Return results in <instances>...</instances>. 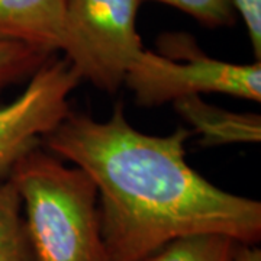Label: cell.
I'll return each instance as SVG.
<instances>
[{
	"label": "cell",
	"instance_id": "7a4b0ae2",
	"mask_svg": "<svg viewBox=\"0 0 261 261\" xmlns=\"http://www.w3.org/2000/svg\"><path fill=\"white\" fill-rule=\"evenodd\" d=\"M20 196L34 261H109L100 231L97 189L39 145L8 171Z\"/></svg>",
	"mask_w": 261,
	"mask_h": 261
},
{
	"label": "cell",
	"instance_id": "6da1fadb",
	"mask_svg": "<svg viewBox=\"0 0 261 261\" xmlns=\"http://www.w3.org/2000/svg\"><path fill=\"white\" fill-rule=\"evenodd\" d=\"M192 134H142L116 105L105 122L70 111L42 137L51 152L93 180L109 261H148L167 244L195 235L260 243L261 203L216 187L187 164Z\"/></svg>",
	"mask_w": 261,
	"mask_h": 261
},
{
	"label": "cell",
	"instance_id": "277c9868",
	"mask_svg": "<svg viewBox=\"0 0 261 261\" xmlns=\"http://www.w3.org/2000/svg\"><path fill=\"white\" fill-rule=\"evenodd\" d=\"M141 0H65L61 49L80 80L115 93L144 51L137 32Z\"/></svg>",
	"mask_w": 261,
	"mask_h": 261
},
{
	"label": "cell",
	"instance_id": "3957f363",
	"mask_svg": "<svg viewBox=\"0 0 261 261\" xmlns=\"http://www.w3.org/2000/svg\"><path fill=\"white\" fill-rule=\"evenodd\" d=\"M174 56L142 51L125 82L141 106H159L187 96L224 93L261 100V64H232L205 56L186 35L163 37Z\"/></svg>",
	"mask_w": 261,
	"mask_h": 261
},
{
	"label": "cell",
	"instance_id": "8992f818",
	"mask_svg": "<svg viewBox=\"0 0 261 261\" xmlns=\"http://www.w3.org/2000/svg\"><path fill=\"white\" fill-rule=\"evenodd\" d=\"M65 0H0V41L56 54L61 49Z\"/></svg>",
	"mask_w": 261,
	"mask_h": 261
},
{
	"label": "cell",
	"instance_id": "7c38bea8",
	"mask_svg": "<svg viewBox=\"0 0 261 261\" xmlns=\"http://www.w3.org/2000/svg\"><path fill=\"white\" fill-rule=\"evenodd\" d=\"M233 9L245 22L251 39L254 56L257 61L261 58V0H232Z\"/></svg>",
	"mask_w": 261,
	"mask_h": 261
},
{
	"label": "cell",
	"instance_id": "8fae6325",
	"mask_svg": "<svg viewBox=\"0 0 261 261\" xmlns=\"http://www.w3.org/2000/svg\"><path fill=\"white\" fill-rule=\"evenodd\" d=\"M170 5L193 16L206 27H231L235 23L237 12L232 0H155Z\"/></svg>",
	"mask_w": 261,
	"mask_h": 261
},
{
	"label": "cell",
	"instance_id": "4fadbf2b",
	"mask_svg": "<svg viewBox=\"0 0 261 261\" xmlns=\"http://www.w3.org/2000/svg\"><path fill=\"white\" fill-rule=\"evenodd\" d=\"M232 261H261V250L257 245L238 244Z\"/></svg>",
	"mask_w": 261,
	"mask_h": 261
},
{
	"label": "cell",
	"instance_id": "5b68a950",
	"mask_svg": "<svg viewBox=\"0 0 261 261\" xmlns=\"http://www.w3.org/2000/svg\"><path fill=\"white\" fill-rule=\"evenodd\" d=\"M82 80L64 57L51 56L12 102L0 105V176L70 112L68 96Z\"/></svg>",
	"mask_w": 261,
	"mask_h": 261
},
{
	"label": "cell",
	"instance_id": "52a82bcc",
	"mask_svg": "<svg viewBox=\"0 0 261 261\" xmlns=\"http://www.w3.org/2000/svg\"><path fill=\"white\" fill-rule=\"evenodd\" d=\"M174 108L202 137V144L221 145L261 140V118L254 113H235L205 103L200 96L177 99Z\"/></svg>",
	"mask_w": 261,
	"mask_h": 261
},
{
	"label": "cell",
	"instance_id": "ba28073f",
	"mask_svg": "<svg viewBox=\"0 0 261 261\" xmlns=\"http://www.w3.org/2000/svg\"><path fill=\"white\" fill-rule=\"evenodd\" d=\"M0 261H34L20 196L8 176H0Z\"/></svg>",
	"mask_w": 261,
	"mask_h": 261
},
{
	"label": "cell",
	"instance_id": "9c48e42d",
	"mask_svg": "<svg viewBox=\"0 0 261 261\" xmlns=\"http://www.w3.org/2000/svg\"><path fill=\"white\" fill-rule=\"evenodd\" d=\"M238 243L224 235H195L163 247L148 261H232Z\"/></svg>",
	"mask_w": 261,
	"mask_h": 261
},
{
	"label": "cell",
	"instance_id": "30bf717a",
	"mask_svg": "<svg viewBox=\"0 0 261 261\" xmlns=\"http://www.w3.org/2000/svg\"><path fill=\"white\" fill-rule=\"evenodd\" d=\"M51 56L23 44L0 41V89L32 75Z\"/></svg>",
	"mask_w": 261,
	"mask_h": 261
}]
</instances>
